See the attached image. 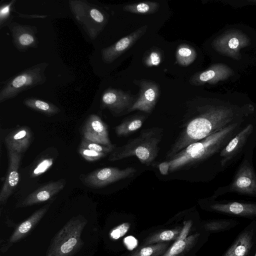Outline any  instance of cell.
<instances>
[{"label":"cell","mask_w":256,"mask_h":256,"mask_svg":"<svg viewBox=\"0 0 256 256\" xmlns=\"http://www.w3.org/2000/svg\"><path fill=\"white\" fill-rule=\"evenodd\" d=\"M250 114L242 108L226 104L198 106L184 118L178 137L166 155L169 160L189 146L232 124L244 122Z\"/></svg>","instance_id":"cell-1"},{"label":"cell","mask_w":256,"mask_h":256,"mask_svg":"<svg viewBox=\"0 0 256 256\" xmlns=\"http://www.w3.org/2000/svg\"><path fill=\"white\" fill-rule=\"evenodd\" d=\"M243 122L232 124L197 142L192 143L172 158L170 172L198 166L216 155L244 128Z\"/></svg>","instance_id":"cell-2"},{"label":"cell","mask_w":256,"mask_h":256,"mask_svg":"<svg viewBox=\"0 0 256 256\" xmlns=\"http://www.w3.org/2000/svg\"><path fill=\"white\" fill-rule=\"evenodd\" d=\"M163 136V129L158 127L142 130L138 136L126 143L116 147L108 156V160L115 162L135 156L146 166L152 164L158 156Z\"/></svg>","instance_id":"cell-3"},{"label":"cell","mask_w":256,"mask_h":256,"mask_svg":"<svg viewBox=\"0 0 256 256\" xmlns=\"http://www.w3.org/2000/svg\"><path fill=\"white\" fill-rule=\"evenodd\" d=\"M88 220L78 215L70 218L52 240L46 256H73L83 246L81 236Z\"/></svg>","instance_id":"cell-4"},{"label":"cell","mask_w":256,"mask_h":256,"mask_svg":"<svg viewBox=\"0 0 256 256\" xmlns=\"http://www.w3.org/2000/svg\"><path fill=\"white\" fill-rule=\"evenodd\" d=\"M48 62L35 64L6 80L0 90V102L12 98L18 94L44 84Z\"/></svg>","instance_id":"cell-5"},{"label":"cell","mask_w":256,"mask_h":256,"mask_svg":"<svg viewBox=\"0 0 256 256\" xmlns=\"http://www.w3.org/2000/svg\"><path fill=\"white\" fill-rule=\"evenodd\" d=\"M69 4L76 20L90 38L94 40L106 24L104 14L86 1L70 0Z\"/></svg>","instance_id":"cell-6"},{"label":"cell","mask_w":256,"mask_h":256,"mask_svg":"<svg viewBox=\"0 0 256 256\" xmlns=\"http://www.w3.org/2000/svg\"><path fill=\"white\" fill-rule=\"evenodd\" d=\"M136 172L134 167L120 169L106 167L96 170L81 178L82 183L92 188H101L119 180L130 178Z\"/></svg>","instance_id":"cell-7"},{"label":"cell","mask_w":256,"mask_h":256,"mask_svg":"<svg viewBox=\"0 0 256 256\" xmlns=\"http://www.w3.org/2000/svg\"><path fill=\"white\" fill-rule=\"evenodd\" d=\"M250 43V38L246 34L238 30H231L215 38L212 46L218 52L240 60L242 58L240 50L248 46Z\"/></svg>","instance_id":"cell-8"},{"label":"cell","mask_w":256,"mask_h":256,"mask_svg":"<svg viewBox=\"0 0 256 256\" xmlns=\"http://www.w3.org/2000/svg\"><path fill=\"white\" fill-rule=\"evenodd\" d=\"M222 190V194L235 192L240 194L256 197V174L250 162L244 160L231 183Z\"/></svg>","instance_id":"cell-9"},{"label":"cell","mask_w":256,"mask_h":256,"mask_svg":"<svg viewBox=\"0 0 256 256\" xmlns=\"http://www.w3.org/2000/svg\"><path fill=\"white\" fill-rule=\"evenodd\" d=\"M256 252V220L237 236L222 256H254Z\"/></svg>","instance_id":"cell-10"},{"label":"cell","mask_w":256,"mask_h":256,"mask_svg":"<svg viewBox=\"0 0 256 256\" xmlns=\"http://www.w3.org/2000/svg\"><path fill=\"white\" fill-rule=\"evenodd\" d=\"M136 100L129 93L114 88H108L102 96V105L110 110L115 116L125 114L132 106Z\"/></svg>","instance_id":"cell-11"},{"label":"cell","mask_w":256,"mask_h":256,"mask_svg":"<svg viewBox=\"0 0 256 256\" xmlns=\"http://www.w3.org/2000/svg\"><path fill=\"white\" fill-rule=\"evenodd\" d=\"M207 208L220 214L256 220V202L212 201L208 205Z\"/></svg>","instance_id":"cell-12"},{"label":"cell","mask_w":256,"mask_h":256,"mask_svg":"<svg viewBox=\"0 0 256 256\" xmlns=\"http://www.w3.org/2000/svg\"><path fill=\"white\" fill-rule=\"evenodd\" d=\"M8 26L11 32L13 44L18 50L25 52L30 48L38 47L36 27L16 22H12Z\"/></svg>","instance_id":"cell-13"},{"label":"cell","mask_w":256,"mask_h":256,"mask_svg":"<svg viewBox=\"0 0 256 256\" xmlns=\"http://www.w3.org/2000/svg\"><path fill=\"white\" fill-rule=\"evenodd\" d=\"M140 95L128 112L134 110L150 114L153 110L160 95V88L156 83L142 80L140 84Z\"/></svg>","instance_id":"cell-14"},{"label":"cell","mask_w":256,"mask_h":256,"mask_svg":"<svg viewBox=\"0 0 256 256\" xmlns=\"http://www.w3.org/2000/svg\"><path fill=\"white\" fill-rule=\"evenodd\" d=\"M148 26L144 25L132 34L122 38L112 45L102 50V58L106 64L112 62L126 52L146 32Z\"/></svg>","instance_id":"cell-15"},{"label":"cell","mask_w":256,"mask_h":256,"mask_svg":"<svg viewBox=\"0 0 256 256\" xmlns=\"http://www.w3.org/2000/svg\"><path fill=\"white\" fill-rule=\"evenodd\" d=\"M84 138L106 146L113 145L109 138L108 126L98 116L92 114L86 119L82 130Z\"/></svg>","instance_id":"cell-16"},{"label":"cell","mask_w":256,"mask_h":256,"mask_svg":"<svg viewBox=\"0 0 256 256\" xmlns=\"http://www.w3.org/2000/svg\"><path fill=\"white\" fill-rule=\"evenodd\" d=\"M66 181L64 179L52 182L38 188L28 194L16 208L30 206L45 202L60 192L65 186Z\"/></svg>","instance_id":"cell-17"},{"label":"cell","mask_w":256,"mask_h":256,"mask_svg":"<svg viewBox=\"0 0 256 256\" xmlns=\"http://www.w3.org/2000/svg\"><path fill=\"white\" fill-rule=\"evenodd\" d=\"M234 72L224 64H215L206 70L198 72L190 79V82L194 86H201L206 83L216 84L224 81L233 76Z\"/></svg>","instance_id":"cell-18"},{"label":"cell","mask_w":256,"mask_h":256,"mask_svg":"<svg viewBox=\"0 0 256 256\" xmlns=\"http://www.w3.org/2000/svg\"><path fill=\"white\" fill-rule=\"evenodd\" d=\"M9 165L6 176L0 192V202L4 204L16 188L20 180L19 168L22 154L8 152Z\"/></svg>","instance_id":"cell-19"},{"label":"cell","mask_w":256,"mask_h":256,"mask_svg":"<svg viewBox=\"0 0 256 256\" xmlns=\"http://www.w3.org/2000/svg\"><path fill=\"white\" fill-rule=\"evenodd\" d=\"M253 130V124H248L230 140L220 154L222 168H224L228 166L246 145Z\"/></svg>","instance_id":"cell-20"},{"label":"cell","mask_w":256,"mask_h":256,"mask_svg":"<svg viewBox=\"0 0 256 256\" xmlns=\"http://www.w3.org/2000/svg\"><path fill=\"white\" fill-rule=\"evenodd\" d=\"M50 206V204L44 205L34 212L27 219L18 224L8 239L6 248L27 236L46 214Z\"/></svg>","instance_id":"cell-21"},{"label":"cell","mask_w":256,"mask_h":256,"mask_svg":"<svg viewBox=\"0 0 256 256\" xmlns=\"http://www.w3.org/2000/svg\"><path fill=\"white\" fill-rule=\"evenodd\" d=\"M32 138L30 129L26 126L19 128L10 132L5 138L8 152L22 154L30 146Z\"/></svg>","instance_id":"cell-22"},{"label":"cell","mask_w":256,"mask_h":256,"mask_svg":"<svg viewBox=\"0 0 256 256\" xmlns=\"http://www.w3.org/2000/svg\"><path fill=\"white\" fill-rule=\"evenodd\" d=\"M200 234L196 232L186 238H178L162 256H183L196 244Z\"/></svg>","instance_id":"cell-23"},{"label":"cell","mask_w":256,"mask_h":256,"mask_svg":"<svg viewBox=\"0 0 256 256\" xmlns=\"http://www.w3.org/2000/svg\"><path fill=\"white\" fill-rule=\"evenodd\" d=\"M146 118L142 114H135L124 118L115 127L114 130L118 136H128L140 129Z\"/></svg>","instance_id":"cell-24"},{"label":"cell","mask_w":256,"mask_h":256,"mask_svg":"<svg viewBox=\"0 0 256 256\" xmlns=\"http://www.w3.org/2000/svg\"><path fill=\"white\" fill-rule=\"evenodd\" d=\"M236 220L221 218L208 220L202 224V229L208 233H217L228 230L238 224Z\"/></svg>","instance_id":"cell-25"},{"label":"cell","mask_w":256,"mask_h":256,"mask_svg":"<svg viewBox=\"0 0 256 256\" xmlns=\"http://www.w3.org/2000/svg\"><path fill=\"white\" fill-rule=\"evenodd\" d=\"M28 108L48 116L58 114L60 109L54 104L36 98H27L24 100Z\"/></svg>","instance_id":"cell-26"},{"label":"cell","mask_w":256,"mask_h":256,"mask_svg":"<svg viewBox=\"0 0 256 256\" xmlns=\"http://www.w3.org/2000/svg\"><path fill=\"white\" fill-rule=\"evenodd\" d=\"M182 228H175L166 230L156 232L148 236L144 242L143 246L168 242L176 240L178 238Z\"/></svg>","instance_id":"cell-27"},{"label":"cell","mask_w":256,"mask_h":256,"mask_svg":"<svg viewBox=\"0 0 256 256\" xmlns=\"http://www.w3.org/2000/svg\"><path fill=\"white\" fill-rule=\"evenodd\" d=\"M169 246L168 242L143 246L138 248L129 256H162L168 250Z\"/></svg>","instance_id":"cell-28"},{"label":"cell","mask_w":256,"mask_h":256,"mask_svg":"<svg viewBox=\"0 0 256 256\" xmlns=\"http://www.w3.org/2000/svg\"><path fill=\"white\" fill-rule=\"evenodd\" d=\"M160 4L157 2H143L125 5L124 10L136 14H152L159 9Z\"/></svg>","instance_id":"cell-29"},{"label":"cell","mask_w":256,"mask_h":256,"mask_svg":"<svg viewBox=\"0 0 256 256\" xmlns=\"http://www.w3.org/2000/svg\"><path fill=\"white\" fill-rule=\"evenodd\" d=\"M196 57L194 48L187 44L180 45L176 51V60L178 63L182 66H188L192 63Z\"/></svg>","instance_id":"cell-30"},{"label":"cell","mask_w":256,"mask_h":256,"mask_svg":"<svg viewBox=\"0 0 256 256\" xmlns=\"http://www.w3.org/2000/svg\"><path fill=\"white\" fill-rule=\"evenodd\" d=\"M80 147L108 154L112 152L116 146L114 144L112 146L103 145L93 142L83 138L80 145Z\"/></svg>","instance_id":"cell-31"},{"label":"cell","mask_w":256,"mask_h":256,"mask_svg":"<svg viewBox=\"0 0 256 256\" xmlns=\"http://www.w3.org/2000/svg\"><path fill=\"white\" fill-rule=\"evenodd\" d=\"M16 0H13L8 3H4L1 4L0 8V28H2L3 26L9 24L10 22V20L12 11V6Z\"/></svg>","instance_id":"cell-32"},{"label":"cell","mask_w":256,"mask_h":256,"mask_svg":"<svg viewBox=\"0 0 256 256\" xmlns=\"http://www.w3.org/2000/svg\"><path fill=\"white\" fill-rule=\"evenodd\" d=\"M162 60V52L157 48L152 49L147 52L144 58L143 61L147 66H157Z\"/></svg>","instance_id":"cell-33"},{"label":"cell","mask_w":256,"mask_h":256,"mask_svg":"<svg viewBox=\"0 0 256 256\" xmlns=\"http://www.w3.org/2000/svg\"><path fill=\"white\" fill-rule=\"evenodd\" d=\"M78 152L84 159L88 162L98 160L108 154L106 153L100 152L80 147L78 149Z\"/></svg>","instance_id":"cell-34"},{"label":"cell","mask_w":256,"mask_h":256,"mask_svg":"<svg viewBox=\"0 0 256 256\" xmlns=\"http://www.w3.org/2000/svg\"><path fill=\"white\" fill-rule=\"evenodd\" d=\"M130 227L129 223L125 222L114 228L110 232V238L116 240L126 234Z\"/></svg>","instance_id":"cell-35"},{"label":"cell","mask_w":256,"mask_h":256,"mask_svg":"<svg viewBox=\"0 0 256 256\" xmlns=\"http://www.w3.org/2000/svg\"><path fill=\"white\" fill-rule=\"evenodd\" d=\"M124 242L126 248L130 250H133L138 244V240L132 236L126 237L124 240Z\"/></svg>","instance_id":"cell-36"},{"label":"cell","mask_w":256,"mask_h":256,"mask_svg":"<svg viewBox=\"0 0 256 256\" xmlns=\"http://www.w3.org/2000/svg\"><path fill=\"white\" fill-rule=\"evenodd\" d=\"M160 173L164 176L167 175L170 172V163L168 160H165L159 164L158 166Z\"/></svg>","instance_id":"cell-37"},{"label":"cell","mask_w":256,"mask_h":256,"mask_svg":"<svg viewBox=\"0 0 256 256\" xmlns=\"http://www.w3.org/2000/svg\"><path fill=\"white\" fill-rule=\"evenodd\" d=\"M250 2L256 3V0H250Z\"/></svg>","instance_id":"cell-38"},{"label":"cell","mask_w":256,"mask_h":256,"mask_svg":"<svg viewBox=\"0 0 256 256\" xmlns=\"http://www.w3.org/2000/svg\"><path fill=\"white\" fill-rule=\"evenodd\" d=\"M254 256H256V252H255V254H254Z\"/></svg>","instance_id":"cell-39"}]
</instances>
